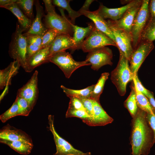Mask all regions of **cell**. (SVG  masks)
<instances>
[{"label": "cell", "instance_id": "obj_35", "mask_svg": "<svg viewBox=\"0 0 155 155\" xmlns=\"http://www.w3.org/2000/svg\"><path fill=\"white\" fill-rule=\"evenodd\" d=\"M59 34V32L55 29H48L42 37V49L50 45Z\"/></svg>", "mask_w": 155, "mask_h": 155}, {"label": "cell", "instance_id": "obj_40", "mask_svg": "<svg viewBox=\"0 0 155 155\" xmlns=\"http://www.w3.org/2000/svg\"><path fill=\"white\" fill-rule=\"evenodd\" d=\"M146 118L148 123L152 129L153 133V144L155 143V116L147 113Z\"/></svg>", "mask_w": 155, "mask_h": 155}, {"label": "cell", "instance_id": "obj_17", "mask_svg": "<svg viewBox=\"0 0 155 155\" xmlns=\"http://www.w3.org/2000/svg\"><path fill=\"white\" fill-rule=\"evenodd\" d=\"M79 11L82 15H84L91 20L98 29L106 34L115 42L113 32L107 22L100 16L97 10L93 11Z\"/></svg>", "mask_w": 155, "mask_h": 155}, {"label": "cell", "instance_id": "obj_32", "mask_svg": "<svg viewBox=\"0 0 155 155\" xmlns=\"http://www.w3.org/2000/svg\"><path fill=\"white\" fill-rule=\"evenodd\" d=\"M34 2L33 0H17L16 3L24 14L32 20L34 19L33 7Z\"/></svg>", "mask_w": 155, "mask_h": 155}, {"label": "cell", "instance_id": "obj_39", "mask_svg": "<svg viewBox=\"0 0 155 155\" xmlns=\"http://www.w3.org/2000/svg\"><path fill=\"white\" fill-rule=\"evenodd\" d=\"M133 81L137 89L147 97L150 91L146 88L142 84L138 78L137 73L134 76Z\"/></svg>", "mask_w": 155, "mask_h": 155}, {"label": "cell", "instance_id": "obj_2", "mask_svg": "<svg viewBox=\"0 0 155 155\" xmlns=\"http://www.w3.org/2000/svg\"><path fill=\"white\" fill-rule=\"evenodd\" d=\"M47 13L44 16V25L48 29H55L60 34H64L71 36L73 34L72 23L66 17L63 10L59 9L62 16L57 14L55 11L52 1L43 0Z\"/></svg>", "mask_w": 155, "mask_h": 155}, {"label": "cell", "instance_id": "obj_21", "mask_svg": "<svg viewBox=\"0 0 155 155\" xmlns=\"http://www.w3.org/2000/svg\"><path fill=\"white\" fill-rule=\"evenodd\" d=\"M73 31V38L74 45L70 50L73 53L75 50L81 49V45L84 40L92 31L94 24L91 23L88 24V26L84 28L75 25L72 23Z\"/></svg>", "mask_w": 155, "mask_h": 155}, {"label": "cell", "instance_id": "obj_8", "mask_svg": "<svg viewBox=\"0 0 155 155\" xmlns=\"http://www.w3.org/2000/svg\"><path fill=\"white\" fill-rule=\"evenodd\" d=\"M48 128L53 134L56 146V152L54 155H91L90 152H84L75 148L68 142L63 139L56 132L54 126V117H48Z\"/></svg>", "mask_w": 155, "mask_h": 155}, {"label": "cell", "instance_id": "obj_29", "mask_svg": "<svg viewBox=\"0 0 155 155\" xmlns=\"http://www.w3.org/2000/svg\"><path fill=\"white\" fill-rule=\"evenodd\" d=\"M132 84L131 92L125 101L124 105L133 118L136 114L138 107L137 103L136 92L133 82V84Z\"/></svg>", "mask_w": 155, "mask_h": 155}, {"label": "cell", "instance_id": "obj_19", "mask_svg": "<svg viewBox=\"0 0 155 155\" xmlns=\"http://www.w3.org/2000/svg\"><path fill=\"white\" fill-rule=\"evenodd\" d=\"M113 119L104 110L100 102L94 101V114L89 126H104L112 123Z\"/></svg>", "mask_w": 155, "mask_h": 155}, {"label": "cell", "instance_id": "obj_37", "mask_svg": "<svg viewBox=\"0 0 155 155\" xmlns=\"http://www.w3.org/2000/svg\"><path fill=\"white\" fill-rule=\"evenodd\" d=\"M79 99L82 103L86 112L91 117V119L94 114V100L90 98H83Z\"/></svg>", "mask_w": 155, "mask_h": 155}, {"label": "cell", "instance_id": "obj_26", "mask_svg": "<svg viewBox=\"0 0 155 155\" xmlns=\"http://www.w3.org/2000/svg\"><path fill=\"white\" fill-rule=\"evenodd\" d=\"M94 86L95 84L92 85L81 90L72 89L66 87L63 85H61V88L68 97L73 96L79 98H90Z\"/></svg>", "mask_w": 155, "mask_h": 155}, {"label": "cell", "instance_id": "obj_22", "mask_svg": "<svg viewBox=\"0 0 155 155\" xmlns=\"http://www.w3.org/2000/svg\"><path fill=\"white\" fill-rule=\"evenodd\" d=\"M20 66L19 62L15 60L11 63L6 68L0 71V89L11 84V79L18 73Z\"/></svg>", "mask_w": 155, "mask_h": 155}, {"label": "cell", "instance_id": "obj_5", "mask_svg": "<svg viewBox=\"0 0 155 155\" xmlns=\"http://www.w3.org/2000/svg\"><path fill=\"white\" fill-rule=\"evenodd\" d=\"M49 62L57 65L67 78H69L72 73L78 68L90 65L86 60L82 61H75L71 54L65 51L59 52L52 55L50 57Z\"/></svg>", "mask_w": 155, "mask_h": 155}, {"label": "cell", "instance_id": "obj_33", "mask_svg": "<svg viewBox=\"0 0 155 155\" xmlns=\"http://www.w3.org/2000/svg\"><path fill=\"white\" fill-rule=\"evenodd\" d=\"M66 118L76 117L81 119L83 122L89 125L91 117L86 111L68 108L65 114Z\"/></svg>", "mask_w": 155, "mask_h": 155}, {"label": "cell", "instance_id": "obj_28", "mask_svg": "<svg viewBox=\"0 0 155 155\" xmlns=\"http://www.w3.org/2000/svg\"><path fill=\"white\" fill-rule=\"evenodd\" d=\"M70 1L69 0H52V3L54 5L66 10L68 13L71 22L74 24L76 19L82 15L79 11H75L71 8L69 5Z\"/></svg>", "mask_w": 155, "mask_h": 155}, {"label": "cell", "instance_id": "obj_9", "mask_svg": "<svg viewBox=\"0 0 155 155\" xmlns=\"http://www.w3.org/2000/svg\"><path fill=\"white\" fill-rule=\"evenodd\" d=\"M113 57L112 50L105 46L95 49L89 53L85 60L91 65L94 70H98L102 67L106 65H112Z\"/></svg>", "mask_w": 155, "mask_h": 155}, {"label": "cell", "instance_id": "obj_7", "mask_svg": "<svg viewBox=\"0 0 155 155\" xmlns=\"http://www.w3.org/2000/svg\"><path fill=\"white\" fill-rule=\"evenodd\" d=\"M108 45L117 47L115 42L98 29L94 24L92 31L82 43L81 49L84 52L89 53L95 49Z\"/></svg>", "mask_w": 155, "mask_h": 155}, {"label": "cell", "instance_id": "obj_38", "mask_svg": "<svg viewBox=\"0 0 155 155\" xmlns=\"http://www.w3.org/2000/svg\"><path fill=\"white\" fill-rule=\"evenodd\" d=\"M70 99L69 108L78 110H85V109L80 99L77 97L69 96Z\"/></svg>", "mask_w": 155, "mask_h": 155}, {"label": "cell", "instance_id": "obj_10", "mask_svg": "<svg viewBox=\"0 0 155 155\" xmlns=\"http://www.w3.org/2000/svg\"><path fill=\"white\" fill-rule=\"evenodd\" d=\"M154 48L153 42L140 41L129 61L131 70L135 75L146 57Z\"/></svg>", "mask_w": 155, "mask_h": 155}, {"label": "cell", "instance_id": "obj_36", "mask_svg": "<svg viewBox=\"0 0 155 155\" xmlns=\"http://www.w3.org/2000/svg\"><path fill=\"white\" fill-rule=\"evenodd\" d=\"M18 106L17 100L15 101L7 111L1 115L0 119L4 123L13 117L18 116Z\"/></svg>", "mask_w": 155, "mask_h": 155}, {"label": "cell", "instance_id": "obj_16", "mask_svg": "<svg viewBox=\"0 0 155 155\" xmlns=\"http://www.w3.org/2000/svg\"><path fill=\"white\" fill-rule=\"evenodd\" d=\"M0 139L11 141H20L32 143L30 136L24 131L11 126L9 124L0 130Z\"/></svg>", "mask_w": 155, "mask_h": 155}, {"label": "cell", "instance_id": "obj_23", "mask_svg": "<svg viewBox=\"0 0 155 155\" xmlns=\"http://www.w3.org/2000/svg\"><path fill=\"white\" fill-rule=\"evenodd\" d=\"M11 11L18 18L20 25L24 30H28L32 22L23 13L16 2L2 7Z\"/></svg>", "mask_w": 155, "mask_h": 155}, {"label": "cell", "instance_id": "obj_31", "mask_svg": "<svg viewBox=\"0 0 155 155\" xmlns=\"http://www.w3.org/2000/svg\"><path fill=\"white\" fill-rule=\"evenodd\" d=\"M109 74L108 72L102 73L95 86L92 91L90 98L94 100L99 102V98L102 93L105 83L108 79Z\"/></svg>", "mask_w": 155, "mask_h": 155}, {"label": "cell", "instance_id": "obj_3", "mask_svg": "<svg viewBox=\"0 0 155 155\" xmlns=\"http://www.w3.org/2000/svg\"><path fill=\"white\" fill-rule=\"evenodd\" d=\"M119 52V60L116 67L111 72V79L119 94L123 96L126 93L127 84L133 80L135 76L130 69L128 59L121 52Z\"/></svg>", "mask_w": 155, "mask_h": 155}, {"label": "cell", "instance_id": "obj_43", "mask_svg": "<svg viewBox=\"0 0 155 155\" xmlns=\"http://www.w3.org/2000/svg\"><path fill=\"white\" fill-rule=\"evenodd\" d=\"M147 97L151 105L155 111V99L153 93L150 91Z\"/></svg>", "mask_w": 155, "mask_h": 155}, {"label": "cell", "instance_id": "obj_6", "mask_svg": "<svg viewBox=\"0 0 155 155\" xmlns=\"http://www.w3.org/2000/svg\"><path fill=\"white\" fill-rule=\"evenodd\" d=\"M149 0H142L140 7L134 20L131 32L134 50L139 43L142 34L149 19Z\"/></svg>", "mask_w": 155, "mask_h": 155}, {"label": "cell", "instance_id": "obj_24", "mask_svg": "<svg viewBox=\"0 0 155 155\" xmlns=\"http://www.w3.org/2000/svg\"><path fill=\"white\" fill-rule=\"evenodd\" d=\"M0 142L7 145L20 154L25 155L30 153L33 147L32 143L23 141H11L0 139Z\"/></svg>", "mask_w": 155, "mask_h": 155}, {"label": "cell", "instance_id": "obj_42", "mask_svg": "<svg viewBox=\"0 0 155 155\" xmlns=\"http://www.w3.org/2000/svg\"><path fill=\"white\" fill-rule=\"evenodd\" d=\"M94 1V0H86L83 6L78 11H89V7L91 3Z\"/></svg>", "mask_w": 155, "mask_h": 155}, {"label": "cell", "instance_id": "obj_34", "mask_svg": "<svg viewBox=\"0 0 155 155\" xmlns=\"http://www.w3.org/2000/svg\"><path fill=\"white\" fill-rule=\"evenodd\" d=\"M16 99L18 106V116H28L32 110L28 102L24 98L17 96Z\"/></svg>", "mask_w": 155, "mask_h": 155}, {"label": "cell", "instance_id": "obj_12", "mask_svg": "<svg viewBox=\"0 0 155 155\" xmlns=\"http://www.w3.org/2000/svg\"><path fill=\"white\" fill-rule=\"evenodd\" d=\"M108 25L113 32L119 51L121 52L129 61L134 50L131 36L123 30Z\"/></svg>", "mask_w": 155, "mask_h": 155}, {"label": "cell", "instance_id": "obj_25", "mask_svg": "<svg viewBox=\"0 0 155 155\" xmlns=\"http://www.w3.org/2000/svg\"><path fill=\"white\" fill-rule=\"evenodd\" d=\"M26 36L27 42L26 59L27 60L36 53L42 49V37L37 35Z\"/></svg>", "mask_w": 155, "mask_h": 155}, {"label": "cell", "instance_id": "obj_30", "mask_svg": "<svg viewBox=\"0 0 155 155\" xmlns=\"http://www.w3.org/2000/svg\"><path fill=\"white\" fill-rule=\"evenodd\" d=\"M155 40V19L150 17L142 34L140 41L151 42Z\"/></svg>", "mask_w": 155, "mask_h": 155}, {"label": "cell", "instance_id": "obj_44", "mask_svg": "<svg viewBox=\"0 0 155 155\" xmlns=\"http://www.w3.org/2000/svg\"><path fill=\"white\" fill-rule=\"evenodd\" d=\"M17 0H0V6L1 7L9 5L16 3Z\"/></svg>", "mask_w": 155, "mask_h": 155}, {"label": "cell", "instance_id": "obj_13", "mask_svg": "<svg viewBox=\"0 0 155 155\" xmlns=\"http://www.w3.org/2000/svg\"><path fill=\"white\" fill-rule=\"evenodd\" d=\"M142 1L140 0L137 4L129 9L119 20L116 21L108 20L107 21L108 24L123 30L131 36V30L134 20Z\"/></svg>", "mask_w": 155, "mask_h": 155}, {"label": "cell", "instance_id": "obj_18", "mask_svg": "<svg viewBox=\"0 0 155 155\" xmlns=\"http://www.w3.org/2000/svg\"><path fill=\"white\" fill-rule=\"evenodd\" d=\"M74 45L73 37L64 34L58 35L50 46L49 55L50 57L56 53L65 51L72 49Z\"/></svg>", "mask_w": 155, "mask_h": 155}, {"label": "cell", "instance_id": "obj_20", "mask_svg": "<svg viewBox=\"0 0 155 155\" xmlns=\"http://www.w3.org/2000/svg\"><path fill=\"white\" fill-rule=\"evenodd\" d=\"M50 46L40 49L27 60L26 71L31 72L36 67L49 62Z\"/></svg>", "mask_w": 155, "mask_h": 155}, {"label": "cell", "instance_id": "obj_4", "mask_svg": "<svg viewBox=\"0 0 155 155\" xmlns=\"http://www.w3.org/2000/svg\"><path fill=\"white\" fill-rule=\"evenodd\" d=\"M24 30L20 25L17 24L16 30L10 45L9 53L10 57L17 61L20 66L26 71L27 42L26 37L23 33Z\"/></svg>", "mask_w": 155, "mask_h": 155}, {"label": "cell", "instance_id": "obj_15", "mask_svg": "<svg viewBox=\"0 0 155 155\" xmlns=\"http://www.w3.org/2000/svg\"><path fill=\"white\" fill-rule=\"evenodd\" d=\"M34 4L36 10V17L30 28L24 34L25 36L37 35L42 37L48 30L42 21L44 15L43 9L38 0L35 1Z\"/></svg>", "mask_w": 155, "mask_h": 155}, {"label": "cell", "instance_id": "obj_14", "mask_svg": "<svg viewBox=\"0 0 155 155\" xmlns=\"http://www.w3.org/2000/svg\"><path fill=\"white\" fill-rule=\"evenodd\" d=\"M140 0H134L122 7L115 8H109L100 4L97 10L98 13L104 19L116 21L120 19L129 8L138 3Z\"/></svg>", "mask_w": 155, "mask_h": 155}, {"label": "cell", "instance_id": "obj_27", "mask_svg": "<svg viewBox=\"0 0 155 155\" xmlns=\"http://www.w3.org/2000/svg\"><path fill=\"white\" fill-rule=\"evenodd\" d=\"M134 85L138 107L147 113L155 116V111L151 105L148 98L144 94L140 92L137 89L134 84Z\"/></svg>", "mask_w": 155, "mask_h": 155}, {"label": "cell", "instance_id": "obj_1", "mask_svg": "<svg viewBox=\"0 0 155 155\" xmlns=\"http://www.w3.org/2000/svg\"><path fill=\"white\" fill-rule=\"evenodd\" d=\"M147 113L139 107L131 122V155H148L153 144V131L148 122Z\"/></svg>", "mask_w": 155, "mask_h": 155}, {"label": "cell", "instance_id": "obj_11", "mask_svg": "<svg viewBox=\"0 0 155 155\" xmlns=\"http://www.w3.org/2000/svg\"><path fill=\"white\" fill-rule=\"evenodd\" d=\"M38 72L35 71L30 79L22 87L19 89L17 96L25 99L32 110L38 99Z\"/></svg>", "mask_w": 155, "mask_h": 155}, {"label": "cell", "instance_id": "obj_41", "mask_svg": "<svg viewBox=\"0 0 155 155\" xmlns=\"http://www.w3.org/2000/svg\"><path fill=\"white\" fill-rule=\"evenodd\" d=\"M148 8L150 17L155 19V0L150 1Z\"/></svg>", "mask_w": 155, "mask_h": 155}]
</instances>
